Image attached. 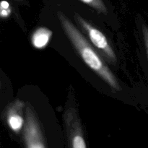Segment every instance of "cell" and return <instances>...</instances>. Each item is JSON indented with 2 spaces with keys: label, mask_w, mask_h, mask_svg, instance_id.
<instances>
[{
  "label": "cell",
  "mask_w": 148,
  "mask_h": 148,
  "mask_svg": "<svg viewBox=\"0 0 148 148\" xmlns=\"http://www.w3.org/2000/svg\"><path fill=\"white\" fill-rule=\"evenodd\" d=\"M57 16L65 34L83 62L111 88L116 90H121L119 84L113 72L94 50L85 36L64 13L59 12Z\"/></svg>",
  "instance_id": "6da1fadb"
},
{
  "label": "cell",
  "mask_w": 148,
  "mask_h": 148,
  "mask_svg": "<svg viewBox=\"0 0 148 148\" xmlns=\"http://www.w3.org/2000/svg\"><path fill=\"white\" fill-rule=\"evenodd\" d=\"M21 137L23 148H61L51 143L30 104L26 106L25 123Z\"/></svg>",
  "instance_id": "7a4b0ae2"
},
{
  "label": "cell",
  "mask_w": 148,
  "mask_h": 148,
  "mask_svg": "<svg viewBox=\"0 0 148 148\" xmlns=\"http://www.w3.org/2000/svg\"><path fill=\"white\" fill-rule=\"evenodd\" d=\"M66 148H88L81 120L74 108L66 110L64 114Z\"/></svg>",
  "instance_id": "3957f363"
},
{
  "label": "cell",
  "mask_w": 148,
  "mask_h": 148,
  "mask_svg": "<svg viewBox=\"0 0 148 148\" xmlns=\"http://www.w3.org/2000/svg\"><path fill=\"white\" fill-rule=\"evenodd\" d=\"M75 18L76 19L78 24L82 27L84 31L85 32L91 43L98 50L101 51L109 60L112 61L114 62H116V53L113 50L110 43H108L105 35L102 32L100 31L98 29H97L96 27L92 26L87 20L82 18L79 14L75 13Z\"/></svg>",
  "instance_id": "277c9868"
},
{
  "label": "cell",
  "mask_w": 148,
  "mask_h": 148,
  "mask_svg": "<svg viewBox=\"0 0 148 148\" xmlns=\"http://www.w3.org/2000/svg\"><path fill=\"white\" fill-rule=\"evenodd\" d=\"M26 106L24 101L16 99L5 109V120L10 130L16 135H22L25 123Z\"/></svg>",
  "instance_id": "5b68a950"
},
{
  "label": "cell",
  "mask_w": 148,
  "mask_h": 148,
  "mask_svg": "<svg viewBox=\"0 0 148 148\" xmlns=\"http://www.w3.org/2000/svg\"><path fill=\"white\" fill-rule=\"evenodd\" d=\"M53 33L46 27H39L35 30L31 36V43L35 48L43 49L50 41Z\"/></svg>",
  "instance_id": "8992f818"
},
{
  "label": "cell",
  "mask_w": 148,
  "mask_h": 148,
  "mask_svg": "<svg viewBox=\"0 0 148 148\" xmlns=\"http://www.w3.org/2000/svg\"><path fill=\"white\" fill-rule=\"evenodd\" d=\"M79 1L90 6L92 9L96 10L98 12L105 14L108 12V9L103 0H79Z\"/></svg>",
  "instance_id": "52a82bcc"
},
{
  "label": "cell",
  "mask_w": 148,
  "mask_h": 148,
  "mask_svg": "<svg viewBox=\"0 0 148 148\" xmlns=\"http://www.w3.org/2000/svg\"><path fill=\"white\" fill-rule=\"evenodd\" d=\"M12 12V7L10 4L6 0H2L0 5V16L1 18L6 19L10 15Z\"/></svg>",
  "instance_id": "ba28073f"
},
{
  "label": "cell",
  "mask_w": 148,
  "mask_h": 148,
  "mask_svg": "<svg viewBox=\"0 0 148 148\" xmlns=\"http://www.w3.org/2000/svg\"><path fill=\"white\" fill-rule=\"evenodd\" d=\"M142 32H143V40H144L146 53H147L148 59V26L145 23H143V25H142Z\"/></svg>",
  "instance_id": "9c48e42d"
},
{
  "label": "cell",
  "mask_w": 148,
  "mask_h": 148,
  "mask_svg": "<svg viewBox=\"0 0 148 148\" xmlns=\"http://www.w3.org/2000/svg\"><path fill=\"white\" fill-rule=\"evenodd\" d=\"M15 1H23V0H15Z\"/></svg>",
  "instance_id": "30bf717a"
}]
</instances>
